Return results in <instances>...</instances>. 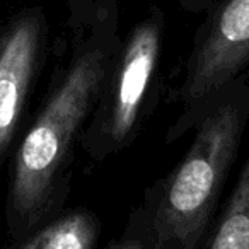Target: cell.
<instances>
[{
  "label": "cell",
  "mask_w": 249,
  "mask_h": 249,
  "mask_svg": "<svg viewBox=\"0 0 249 249\" xmlns=\"http://www.w3.org/2000/svg\"><path fill=\"white\" fill-rule=\"evenodd\" d=\"M121 41L120 12L72 36L38 114L19 142L7 191V224L21 239L62 213L70 195L75 147Z\"/></svg>",
  "instance_id": "cell-1"
},
{
  "label": "cell",
  "mask_w": 249,
  "mask_h": 249,
  "mask_svg": "<svg viewBox=\"0 0 249 249\" xmlns=\"http://www.w3.org/2000/svg\"><path fill=\"white\" fill-rule=\"evenodd\" d=\"M249 123V79L229 84L193 126L181 160L154 181L123 229L143 249H201L222 205V193Z\"/></svg>",
  "instance_id": "cell-2"
},
{
  "label": "cell",
  "mask_w": 249,
  "mask_h": 249,
  "mask_svg": "<svg viewBox=\"0 0 249 249\" xmlns=\"http://www.w3.org/2000/svg\"><path fill=\"white\" fill-rule=\"evenodd\" d=\"M164 35L166 14L154 5L121 36L80 139V149L94 162L128 149L157 109Z\"/></svg>",
  "instance_id": "cell-3"
},
{
  "label": "cell",
  "mask_w": 249,
  "mask_h": 249,
  "mask_svg": "<svg viewBox=\"0 0 249 249\" xmlns=\"http://www.w3.org/2000/svg\"><path fill=\"white\" fill-rule=\"evenodd\" d=\"M205 12L184 63L167 143L188 135L212 99L249 69V0H213Z\"/></svg>",
  "instance_id": "cell-4"
},
{
  "label": "cell",
  "mask_w": 249,
  "mask_h": 249,
  "mask_svg": "<svg viewBox=\"0 0 249 249\" xmlns=\"http://www.w3.org/2000/svg\"><path fill=\"white\" fill-rule=\"evenodd\" d=\"M48 46L43 9L18 12L0 29V166L18 137Z\"/></svg>",
  "instance_id": "cell-5"
},
{
  "label": "cell",
  "mask_w": 249,
  "mask_h": 249,
  "mask_svg": "<svg viewBox=\"0 0 249 249\" xmlns=\"http://www.w3.org/2000/svg\"><path fill=\"white\" fill-rule=\"evenodd\" d=\"M103 222L96 212L86 207L63 210L29 232L16 239L12 249H97Z\"/></svg>",
  "instance_id": "cell-6"
},
{
  "label": "cell",
  "mask_w": 249,
  "mask_h": 249,
  "mask_svg": "<svg viewBox=\"0 0 249 249\" xmlns=\"http://www.w3.org/2000/svg\"><path fill=\"white\" fill-rule=\"evenodd\" d=\"M201 249H249V150Z\"/></svg>",
  "instance_id": "cell-7"
},
{
  "label": "cell",
  "mask_w": 249,
  "mask_h": 249,
  "mask_svg": "<svg viewBox=\"0 0 249 249\" xmlns=\"http://www.w3.org/2000/svg\"><path fill=\"white\" fill-rule=\"evenodd\" d=\"M69 26L72 36L92 28L107 16L120 12V0H69Z\"/></svg>",
  "instance_id": "cell-8"
},
{
  "label": "cell",
  "mask_w": 249,
  "mask_h": 249,
  "mask_svg": "<svg viewBox=\"0 0 249 249\" xmlns=\"http://www.w3.org/2000/svg\"><path fill=\"white\" fill-rule=\"evenodd\" d=\"M104 249H143L142 242L135 237L130 231L123 229L121 235L118 239H111L109 242L106 244Z\"/></svg>",
  "instance_id": "cell-9"
},
{
  "label": "cell",
  "mask_w": 249,
  "mask_h": 249,
  "mask_svg": "<svg viewBox=\"0 0 249 249\" xmlns=\"http://www.w3.org/2000/svg\"><path fill=\"white\" fill-rule=\"evenodd\" d=\"M213 0H179V7L188 14H200L205 12Z\"/></svg>",
  "instance_id": "cell-10"
}]
</instances>
